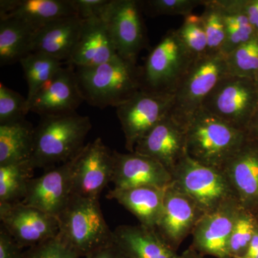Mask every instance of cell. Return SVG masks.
I'll return each instance as SVG.
<instances>
[{
    "mask_svg": "<svg viewBox=\"0 0 258 258\" xmlns=\"http://www.w3.org/2000/svg\"><path fill=\"white\" fill-rule=\"evenodd\" d=\"M28 86L26 97L27 110L30 112V105L37 93L50 81L55 73L63 66L54 57L40 53L31 52L20 61Z\"/></svg>",
    "mask_w": 258,
    "mask_h": 258,
    "instance_id": "28",
    "label": "cell"
},
{
    "mask_svg": "<svg viewBox=\"0 0 258 258\" xmlns=\"http://www.w3.org/2000/svg\"><path fill=\"white\" fill-rule=\"evenodd\" d=\"M257 228V217L248 210L241 208L229 241L231 258H241L245 254Z\"/></svg>",
    "mask_w": 258,
    "mask_h": 258,
    "instance_id": "31",
    "label": "cell"
},
{
    "mask_svg": "<svg viewBox=\"0 0 258 258\" xmlns=\"http://www.w3.org/2000/svg\"><path fill=\"white\" fill-rule=\"evenodd\" d=\"M171 186L189 197L205 215L236 198L223 171L204 166L188 154L171 172Z\"/></svg>",
    "mask_w": 258,
    "mask_h": 258,
    "instance_id": "6",
    "label": "cell"
},
{
    "mask_svg": "<svg viewBox=\"0 0 258 258\" xmlns=\"http://www.w3.org/2000/svg\"><path fill=\"white\" fill-rule=\"evenodd\" d=\"M173 102V93L142 88L128 101L117 107V116L128 152H134L139 141L169 114Z\"/></svg>",
    "mask_w": 258,
    "mask_h": 258,
    "instance_id": "9",
    "label": "cell"
},
{
    "mask_svg": "<svg viewBox=\"0 0 258 258\" xmlns=\"http://www.w3.org/2000/svg\"><path fill=\"white\" fill-rule=\"evenodd\" d=\"M111 182L115 189L142 186L166 188L172 181L171 174L155 159L136 152L126 154L113 151Z\"/></svg>",
    "mask_w": 258,
    "mask_h": 258,
    "instance_id": "19",
    "label": "cell"
},
{
    "mask_svg": "<svg viewBox=\"0 0 258 258\" xmlns=\"http://www.w3.org/2000/svg\"><path fill=\"white\" fill-rule=\"evenodd\" d=\"M134 152L155 159L171 174L187 154L186 128L169 114L139 141Z\"/></svg>",
    "mask_w": 258,
    "mask_h": 258,
    "instance_id": "17",
    "label": "cell"
},
{
    "mask_svg": "<svg viewBox=\"0 0 258 258\" xmlns=\"http://www.w3.org/2000/svg\"><path fill=\"white\" fill-rule=\"evenodd\" d=\"M109 0H71L76 15L81 20L101 18Z\"/></svg>",
    "mask_w": 258,
    "mask_h": 258,
    "instance_id": "37",
    "label": "cell"
},
{
    "mask_svg": "<svg viewBox=\"0 0 258 258\" xmlns=\"http://www.w3.org/2000/svg\"><path fill=\"white\" fill-rule=\"evenodd\" d=\"M57 220V237L81 258L113 243L99 200L73 195Z\"/></svg>",
    "mask_w": 258,
    "mask_h": 258,
    "instance_id": "4",
    "label": "cell"
},
{
    "mask_svg": "<svg viewBox=\"0 0 258 258\" xmlns=\"http://www.w3.org/2000/svg\"><path fill=\"white\" fill-rule=\"evenodd\" d=\"M118 55L104 20L93 18L83 20L79 40L68 63L75 67L99 66Z\"/></svg>",
    "mask_w": 258,
    "mask_h": 258,
    "instance_id": "20",
    "label": "cell"
},
{
    "mask_svg": "<svg viewBox=\"0 0 258 258\" xmlns=\"http://www.w3.org/2000/svg\"><path fill=\"white\" fill-rule=\"evenodd\" d=\"M23 247L7 232L4 227L0 228V258H23Z\"/></svg>",
    "mask_w": 258,
    "mask_h": 258,
    "instance_id": "38",
    "label": "cell"
},
{
    "mask_svg": "<svg viewBox=\"0 0 258 258\" xmlns=\"http://www.w3.org/2000/svg\"><path fill=\"white\" fill-rule=\"evenodd\" d=\"M167 188V187H166ZM166 188L142 186L108 191L107 198L115 200L139 220V225L157 229L164 208Z\"/></svg>",
    "mask_w": 258,
    "mask_h": 258,
    "instance_id": "24",
    "label": "cell"
},
{
    "mask_svg": "<svg viewBox=\"0 0 258 258\" xmlns=\"http://www.w3.org/2000/svg\"><path fill=\"white\" fill-rule=\"evenodd\" d=\"M195 59L176 30H169L148 55L142 69L143 88L174 94Z\"/></svg>",
    "mask_w": 258,
    "mask_h": 258,
    "instance_id": "7",
    "label": "cell"
},
{
    "mask_svg": "<svg viewBox=\"0 0 258 258\" xmlns=\"http://www.w3.org/2000/svg\"><path fill=\"white\" fill-rule=\"evenodd\" d=\"M179 258H205V257L199 254L192 247H189L184 251L182 254H179Z\"/></svg>",
    "mask_w": 258,
    "mask_h": 258,
    "instance_id": "43",
    "label": "cell"
},
{
    "mask_svg": "<svg viewBox=\"0 0 258 258\" xmlns=\"http://www.w3.org/2000/svg\"><path fill=\"white\" fill-rule=\"evenodd\" d=\"M34 169L30 161L0 166V204L23 202Z\"/></svg>",
    "mask_w": 258,
    "mask_h": 258,
    "instance_id": "29",
    "label": "cell"
},
{
    "mask_svg": "<svg viewBox=\"0 0 258 258\" xmlns=\"http://www.w3.org/2000/svg\"><path fill=\"white\" fill-rule=\"evenodd\" d=\"M89 117L77 112L47 115L35 128L30 164L34 169H50L74 159L85 147L91 131Z\"/></svg>",
    "mask_w": 258,
    "mask_h": 258,
    "instance_id": "1",
    "label": "cell"
},
{
    "mask_svg": "<svg viewBox=\"0 0 258 258\" xmlns=\"http://www.w3.org/2000/svg\"><path fill=\"white\" fill-rule=\"evenodd\" d=\"M254 83H255L256 87H257V89L258 91V74L256 75L255 77L254 78Z\"/></svg>",
    "mask_w": 258,
    "mask_h": 258,
    "instance_id": "44",
    "label": "cell"
},
{
    "mask_svg": "<svg viewBox=\"0 0 258 258\" xmlns=\"http://www.w3.org/2000/svg\"><path fill=\"white\" fill-rule=\"evenodd\" d=\"M203 0H148L142 2L143 9H147L152 16L161 15H181L192 14L195 8L204 5Z\"/></svg>",
    "mask_w": 258,
    "mask_h": 258,
    "instance_id": "35",
    "label": "cell"
},
{
    "mask_svg": "<svg viewBox=\"0 0 258 258\" xmlns=\"http://www.w3.org/2000/svg\"><path fill=\"white\" fill-rule=\"evenodd\" d=\"M113 243L123 258H179L157 229L141 225H119L113 230Z\"/></svg>",
    "mask_w": 258,
    "mask_h": 258,
    "instance_id": "21",
    "label": "cell"
},
{
    "mask_svg": "<svg viewBox=\"0 0 258 258\" xmlns=\"http://www.w3.org/2000/svg\"><path fill=\"white\" fill-rule=\"evenodd\" d=\"M76 69L84 101L98 108H117L143 88L142 70L119 55L99 66Z\"/></svg>",
    "mask_w": 258,
    "mask_h": 258,
    "instance_id": "2",
    "label": "cell"
},
{
    "mask_svg": "<svg viewBox=\"0 0 258 258\" xmlns=\"http://www.w3.org/2000/svg\"><path fill=\"white\" fill-rule=\"evenodd\" d=\"M28 113L26 98L0 83V125L25 119Z\"/></svg>",
    "mask_w": 258,
    "mask_h": 258,
    "instance_id": "34",
    "label": "cell"
},
{
    "mask_svg": "<svg viewBox=\"0 0 258 258\" xmlns=\"http://www.w3.org/2000/svg\"><path fill=\"white\" fill-rule=\"evenodd\" d=\"M0 220L23 248L54 238L59 232L57 217L22 203L0 204Z\"/></svg>",
    "mask_w": 258,
    "mask_h": 258,
    "instance_id": "12",
    "label": "cell"
},
{
    "mask_svg": "<svg viewBox=\"0 0 258 258\" xmlns=\"http://www.w3.org/2000/svg\"><path fill=\"white\" fill-rule=\"evenodd\" d=\"M75 158L46 169L38 177L32 178L22 203L58 217L73 196L72 171Z\"/></svg>",
    "mask_w": 258,
    "mask_h": 258,
    "instance_id": "14",
    "label": "cell"
},
{
    "mask_svg": "<svg viewBox=\"0 0 258 258\" xmlns=\"http://www.w3.org/2000/svg\"><path fill=\"white\" fill-rule=\"evenodd\" d=\"M241 208L235 198L215 211L204 215L191 233L192 243L190 247L204 257L231 258L229 241Z\"/></svg>",
    "mask_w": 258,
    "mask_h": 258,
    "instance_id": "13",
    "label": "cell"
},
{
    "mask_svg": "<svg viewBox=\"0 0 258 258\" xmlns=\"http://www.w3.org/2000/svg\"><path fill=\"white\" fill-rule=\"evenodd\" d=\"M245 134L247 139L258 142V109L249 122Z\"/></svg>",
    "mask_w": 258,
    "mask_h": 258,
    "instance_id": "41",
    "label": "cell"
},
{
    "mask_svg": "<svg viewBox=\"0 0 258 258\" xmlns=\"http://www.w3.org/2000/svg\"><path fill=\"white\" fill-rule=\"evenodd\" d=\"M241 258H258V228L245 254Z\"/></svg>",
    "mask_w": 258,
    "mask_h": 258,
    "instance_id": "42",
    "label": "cell"
},
{
    "mask_svg": "<svg viewBox=\"0 0 258 258\" xmlns=\"http://www.w3.org/2000/svg\"><path fill=\"white\" fill-rule=\"evenodd\" d=\"M83 258H123L121 253L114 243L110 244L88 254Z\"/></svg>",
    "mask_w": 258,
    "mask_h": 258,
    "instance_id": "40",
    "label": "cell"
},
{
    "mask_svg": "<svg viewBox=\"0 0 258 258\" xmlns=\"http://www.w3.org/2000/svg\"><path fill=\"white\" fill-rule=\"evenodd\" d=\"M205 215L189 197L169 185L166 189L157 232L168 245L177 251Z\"/></svg>",
    "mask_w": 258,
    "mask_h": 258,
    "instance_id": "15",
    "label": "cell"
},
{
    "mask_svg": "<svg viewBox=\"0 0 258 258\" xmlns=\"http://www.w3.org/2000/svg\"><path fill=\"white\" fill-rule=\"evenodd\" d=\"M113 155L97 138L85 145L75 158L72 171L73 195L99 200L100 195L111 182Z\"/></svg>",
    "mask_w": 258,
    "mask_h": 258,
    "instance_id": "11",
    "label": "cell"
},
{
    "mask_svg": "<svg viewBox=\"0 0 258 258\" xmlns=\"http://www.w3.org/2000/svg\"><path fill=\"white\" fill-rule=\"evenodd\" d=\"M76 15L71 0H1L0 19H15L39 29L66 17Z\"/></svg>",
    "mask_w": 258,
    "mask_h": 258,
    "instance_id": "23",
    "label": "cell"
},
{
    "mask_svg": "<svg viewBox=\"0 0 258 258\" xmlns=\"http://www.w3.org/2000/svg\"><path fill=\"white\" fill-rule=\"evenodd\" d=\"M202 108L245 132L258 109V91L254 80L226 75L205 98Z\"/></svg>",
    "mask_w": 258,
    "mask_h": 258,
    "instance_id": "8",
    "label": "cell"
},
{
    "mask_svg": "<svg viewBox=\"0 0 258 258\" xmlns=\"http://www.w3.org/2000/svg\"><path fill=\"white\" fill-rule=\"evenodd\" d=\"M84 101L74 66L60 68L37 93L30 105V112L40 117L76 112Z\"/></svg>",
    "mask_w": 258,
    "mask_h": 258,
    "instance_id": "16",
    "label": "cell"
},
{
    "mask_svg": "<svg viewBox=\"0 0 258 258\" xmlns=\"http://www.w3.org/2000/svg\"><path fill=\"white\" fill-rule=\"evenodd\" d=\"M227 74L254 79L258 74V36L225 56Z\"/></svg>",
    "mask_w": 258,
    "mask_h": 258,
    "instance_id": "30",
    "label": "cell"
},
{
    "mask_svg": "<svg viewBox=\"0 0 258 258\" xmlns=\"http://www.w3.org/2000/svg\"><path fill=\"white\" fill-rule=\"evenodd\" d=\"M35 127L26 119L0 125V166L30 161Z\"/></svg>",
    "mask_w": 258,
    "mask_h": 258,
    "instance_id": "25",
    "label": "cell"
},
{
    "mask_svg": "<svg viewBox=\"0 0 258 258\" xmlns=\"http://www.w3.org/2000/svg\"><path fill=\"white\" fill-rule=\"evenodd\" d=\"M227 74L225 56L207 53L193 61L174 93L169 115L186 128L205 98Z\"/></svg>",
    "mask_w": 258,
    "mask_h": 258,
    "instance_id": "5",
    "label": "cell"
},
{
    "mask_svg": "<svg viewBox=\"0 0 258 258\" xmlns=\"http://www.w3.org/2000/svg\"><path fill=\"white\" fill-rule=\"evenodd\" d=\"M200 18L208 39V53H221L225 40V28L221 8L217 0H205Z\"/></svg>",
    "mask_w": 258,
    "mask_h": 258,
    "instance_id": "32",
    "label": "cell"
},
{
    "mask_svg": "<svg viewBox=\"0 0 258 258\" xmlns=\"http://www.w3.org/2000/svg\"><path fill=\"white\" fill-rule=\"evenodd\" d=\"M221 8L225 40L221 53L227 56L242 44L257 36L241 6V0H217Z\"/></svg>",
    "mask_w": 258,
    "mask_h": 258,
    "instance_id": "27",
    "label": "cell"
},
{
    "mask_svg": "<svg viewBox=\"0 0 258 258\" xmlns=\"http://www.w3.org/2000/svg\"><path fill=\"white\" fill-rule=\"evenodd\" d=\"M241 6L258 36V0H241Z\"/></svg>",
    "mask_w": 258,
    "mask_h": 258,
    "instance_id": "39",
    "label": "cell"
},
{
    "mask_svg": "<svg viewBox=\"0 0 258 258\" xmlns=\"http://www.w3.org/2000/svg\"><path fill=\"white\" fill-rule=\"evenodd\" d=\"M82 24L77 15H72L43 25L35 31L32 52L68 62L79 40Z\"/></svg>",
    "mask_w": 258,
    "mask_h": 258,
    "instance_id": "22",
    "label": "cell"
},
{
    "mask_svg": "<svg viewBox=\"0 0 258 258\" xmlns=\"http://www.w3.org/2000/svg\"><path fill=\"white\" fill-rule=\"evenodd\" d=\"M142 10V2L109 0L101 16L118 55L135 64L139 54L147 44Z\"/></svg>",
    "mask_w": 258,
    "mask_h": 258,
    "instance_id": "10",
    "label": "cell"
},
{
    "mask_svg": "<svg viewBox=\"0 0 258 258\" xmlns=\"http://www.w3.org/2000/svg\"><path fill=\"white\" fill-rule=\"evenodd\" d=\"M222 171L240 206L258 218V142L247 138Z\"/></svg>",
    "mask_w": 258,
    "mask_h": 258,
    "instance_id": "18",
    "label": "cell"
},
{
    "mask_svg": "<svg viewBox=\"0 0 258 258\" xmlns=\"http://www.w3.org/2000/svg\"><path fill=\"white\" fill-rule=\"evenodd\" d=\"M23 258H81L58 237L30 247L24 252Z\"/></svg>",
    "mask_w": 258,
    "mask_h": 258,
    "instance_id": "36",
    "label": "cell"
},
{
    "mask_svg": "<svg viewBox=\"0 0 258 258\" xmlns=\"http://www.w3.org/2000/svg\"><path fill=\"white\" fill-rule=\"evenodd\" d=\"M247 140L245 132L200 110L186 126V152L204 166L222 171Z\"/></svg>",
    "mask_w": 258,
    "mask_h": 258,
    "instance_id": "3",
    "label": "cell"
},
{
    "mask_svg": "<svg viewBox=\"0 0 258 258\" xmlns=\"http://www.w3.org/2000/svg\"><path fill=\"white\" fill-rule=\"evenodd\" d=\"M36 29L15 19H0V64L20 62L31 53Z\"/></svg>",
    "mask_w": 258,
    "mask_h": 258,
    "instance_id": "26",
    "label": "cell"
},
{
    "mask_svg": "<svg viewBox=\"0 0 258 258\" xmlns=\"http://www.w3.org/2000/svg\"><path fill=\"white\" fill-rule=\"evenodd\" d=\"M176 32L195 58L208 53V39L200 15L185 17L184 23Z\"/></svg>",
    "mask_w": 258,
    "mask_h": 258,
    "instance_id": "33",
    "label": "cell"
}]
</instances>
